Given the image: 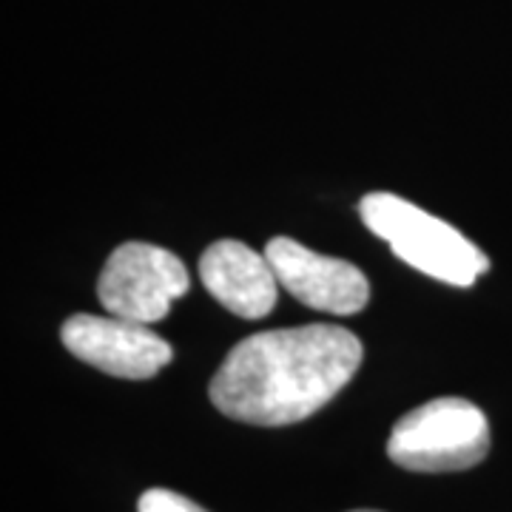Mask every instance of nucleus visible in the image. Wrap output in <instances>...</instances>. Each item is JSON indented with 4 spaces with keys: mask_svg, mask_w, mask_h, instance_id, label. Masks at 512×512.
I'll return each mask as SVG.
<instances>
[{
    "mask_svg": "<svg viewBox=\"0 0 512 512\" xmlns=\"http://www.w3.org/2000/svg\"><path fill=\"white\" fill-rule=\"evenodd\" d=\"M359 365L362 342L345 328L262 330L225 356L211 379V402L228 419L285 427L322 410Z\"/></svg>",
    "mask_w": 512,
    "mask_h": 512,
    "instance_id": "f257e3e1",
    "label": "nucleus"
},
{
    "mask_svg": "<svg viewBox=\"0 0 512 512\" xmlns=\"http://www.w3.org/2000/svg\"><path fill=\"white\" fill-rule=\"evenodd\" d=\"M359 217L410 268L447 285L470 288L490 268V259L461 231L396 194H367L359 202Z\"/></svg>",
    "mask_w": 512,
    "mask_h": 512,
    "instance_id": "f03ea898",
    "label": "nucleus"
},
{
    "mask_svg": "<svg viewBox=\"0 0 512 512\" xmlns=\"http://www.w3.org/2000/svg\"><path fill=\"white\" fill-rule=\"evenodd\" d=\"M490 453V421L467 399H433L396 421L387 456L413 473H456Z\"/></svg>",
    "mask_w": 512,
    "mask_h": 512,
    "instance_id": "7ed1b4c3",
    "label": "nucleus"
},
{
    "mask_svg": "<svg viewBox=\"0 0 512 512\" xmlns=\"http://www.w3.org/2000/svg\"><path fill=\"white\" fill-rule=\"evenodd\" d=\"M191 279L180 256L148 242H126L109 256L97 296L111 316L154 325L168 316L171 302L188 291Z\"/></svg>",
    "mask_w": 512,
    "mask_h": 512,
    "instance_id": "20e7f679",
    "label": "nucleus"
},
{
    "mask_svg": "<svg viewBox=\"0 0 512 512\" xmlns=\"http://www.w3.org/2000/svg\"><path fill=\"white\" fill-rule=\"evenodd\" d=\"M60 339L80 362L117 379H151L174 359L163 336L120 316L77 313L63 322Z\"/></svg>",
    "mask_w": 512,
    "mask_h": 512,
    "instance_id": "39448f33",
    "label": "nucleus"
},
{
    "mask_svg": "<svg viewBox=\"0 0 512 512\" xmlns=\"http://www.w3.org/2000/svg\"><path fill=\"white\" fill-rule=\"evenodd\" d=\"M265 256L285 291L313 311L350 316L370 299L367 276L345 259L322 256L291 237H274L265 245Z\"/></svg>",
    "mask_w": 512,
    "mask_h": 512,
    "instance_id": "423d86ee",
    "label": "nucleus"
},
{
    "mask_svg": "<svg viewBox=\"0 0 512 512\" xmlns=\"http://www.w3.org/2000/svg\"><path fill=\"white\" fill-rule=\"evenodd\" d=\"M200 279L222 308L242 319H262L276 305L279 279L268 256L256 254L239 239H220L205 248Z\"/></svg>",
    "mask_w": 512,
    "mask_h": 512,
    "instance_id": "0eeeda50",
    "label": "nucleus"
},
{
    "mask_svg": "<svg viewBox=\"0 0 512 512\" xmlns=\"http://www.w3.org/2000/svg\"><path fill=\"white\" fill-rule=\"evenodd\" d=\"M137 512H208L202 510L200 504H194L191 498L174 493V490H146L140 495Z\"/></svg>",
    "mask_w": 512,
    "mask_h": 512,
    "instance_id": "6e6552de",
    "label": "nucleus"
},
{
    "mask_svg": "<svg viewBox=\"0 0 512 512\" xmlns=\"http://www.w3.org/2000/svg\"><path fill=\"white\" fill-rule=\"evenodd\" d=\"M356 512H373V510H356Z\"/></svg>",
    "mask_w": 512,
    "mask_h": 512,
    "instance_id": "1a4fd4ad",
    "label": "nucleus"
}]
</instances>
